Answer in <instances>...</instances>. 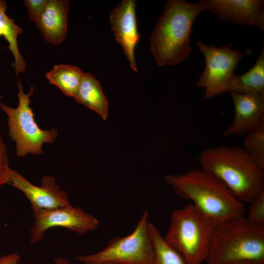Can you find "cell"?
I'll list each match as a JSON object with an SVG mask.
<instances>
[{
    "mask_svg": "<svg viewBox=\"0 0 264 264\" xmlns=\"http://www.w3.org/2000/svg\"><path fill=\"white\" fill-rule=\"evenodd\" d=\"M164 179L177 196L191 200L216 225L244 217L243 203L221 182L201 168L191 169L182 174L166 175Z\"/></svg>",
    "mask_w": 264,
    "mask_h": 264,
    "instance_id": "1",
    "label": "cell"
},
{
    "mask_svg": "<svg viewBox=\"0 0 264 264\" xmlns=\"http://www.w3.org/2000/svg\"><path fill=\"white\" fill-rule=\"evenodd\" d=\"M201 169L221 182L241 202L250 203L264 191V170L242 147L219 146L202 151Z\"/></svg>",
    "mask_w": 264,
    "mask_h": 264,
    "instance_id": "2",
    "label": "cell"
},
{
    "mask_svg": "<svg viewBox=\"0 0 264 264\" xmlns=\"http://www.w3.org/2000/svg\"><path fill=\"white\" fill-rule=\"evenodd\" d=\"M200 1L169 0L151 37V50L159 66L176 65L187 59L190 34L197 17L204 10Z\"/></svg>",
    "mask_w": 264,
    "mask_h": 264,
    "instance_id": "3",
    "label": "cell"
},
{
    "mask_svg": "<svg viewBox=\"0 0 264 264\" xmlns=\"http://www.w3.org/2000/svg\"><path fill=\"white\" fill-rule=\"evenodd\" d=\"M242 261H264V224L244 217L216 224L206 264Z\"/></svg>",
    "mask_w": 264,
    "mask_h": 264,
    "instance_id": "4",
    "label": "cell"
},
{
    "mask_svg": "<svg viewBox=\"0 0 264 264\" xmlns=\"http://www.w3.org/2000/svg\"><path fill=\"white\" fill-rule=\"evenodd\" d=\"M215 225L190 203L172 212L164 238L187 264H200L208 257Z\"/></svg>",
    "mask_w": 264,
    "mask_h": 264,
    "instance_id": "5",
    "label": "cell"
},
{
    "mask_svg": "<svg viewBox=\"0 0 264 264\" xmlns=\"http://www.w3.org/2000/svg\"><path fill=\"white\" fill-rule=\"evenodd\" d=\"M17 85L18 107L13 108L0 103L1 110L8 116L9 135L16 143V154L18 157H23L28 154L40 155L43 152L42 146L44 143L55 142L58 131L54 128L44 130L39 127L30 107V97L34 93V88L31 87L29 92L25 94L20 81Z\"/></svg>",
    "mask_w": 264,
    "mask_h": 264,
    "instance_id": "6",
    "label": "cell"
},
{
    "mask_svg": "<svg viewBox=\"0 0 264 264\" xmlns=\"http://www.w3.org/2000/svg\"><path fill=\"white\" fill-rule=\"evenodd\" d=\"M149 212L144 211L132 232L112 238L104 249L76 260L86 264L109 262L117 264H152L154 250L149 230Z\"/></svg>",
    "mask_w": 264,
    "mask_h": 264,
    "instance_id": "7",
    "label": "cell"
},
{
    "mask_svg": "<svg viewBox=\"0 0 264 264\" xmlns=\"http://www.w3.org/2000/svg\"><path fill=\"white\" fill-rule=\"evenodd\" d=\"M195 44L205 60V69L195 85L197 88H205L203 99L225 93L227 85L239 63L252 53L251 49L242 52L234 49L231 43L220 47L207 45L201 41H196Z\"/></svg>",
    "mask_w": 264,
    "mask_h": 264,
    "instance_id": "8",
    "label": "cell"
},
{
    "mask_svg": "<svg viewBox=\"0 0 264 264\" xmlns=\"http://www.w3.org/2000/svg\"><path fill=\"white\" fill-rule=\"evenodd\" d=\"M34 222L30 231V243L41 241L45 232L53 227H63L78 235L97 229V219L86 212L81 207L70 205L47 210L32 209Z\"/></svg>",
    "mask_w": 264,
    "mask_h": 264,
    "instance_id": "9",
    "label": "cell"
},
{
    "mask_svg": "<svg viewBox=\"0 0 264 264\" xmlns=\"http://www.w3.org/2000/svg\"><path fill=\"white\" fill-rule=\"evenodd\" d=\"M7 184L22 192L32 209L47 210L70 205L68 195L49 175L42 177L41 185L32 184L18 171L11 169Z\"/></svg>",
    "mask_w": 264,
    "mask_h": 264,
    "instance_id": "10",
    "label": "cell"
},
{
    "mask_svg": "<svg viewBox=\"0 0 264 264\" xmlns=\"http://www.w3.org/2000/svg\"><path fill=\"white\" fill-rule=\"evenodd\" d=\"M205 10L221 21L256 27L264 30V1L262 0H201Z\"/></svg>",
    "mask_w": 264,
    "mask_h": 264,
    "instance_id": "11",
    "label": "cell"
},
{
    "mask_svg": "<svg viewBox=\"0 0 264 264\" xmlns=\"http://www.w3.org/2000/svg\"><path fill=\"white\" fill-rule=\"evenodd\" d=\"M134 0H124L112 9L110 15L111 30L116 40L122 46L131 69L137 71L134 49L140 35L137 30Z\"/></svg>",
    "mask_w": 264,
    "mask_h": 264,
    "instance_id": "12",
    "label": "cell"
},
{
    "mask_svg": "<svg viewBox=\"0 0 264 264\" xmlns=\"http://www.w3.org/2000/svg\"><path fill=\"white\" fill-rule=\"evenodd\" d=\"M234 116L222 136H244L264 121V96L230 92Z\"/></svg>",
    "mask_w": 264,
    "mask_h": 264,
    "instance_id": "13",
    "label": "cell"
},
{
    "mask_svg": "<svg viewBox=\"0 0 264 264\" xmlns=\"http://www.w3.org/2000/svg\"><path fill=\"white\" fill-rule=\"evenodd\" d=\"M69 9L68 0H47L35 24L49 44L58 45L65 40Z\"/></svg>",
    "mask_w": 264,
    "mask_h": 264,
    "instance_id": "14",
    "label": "cell"
},
{
    "mask_svg": "<svg viewBox=\"0 0 264 264\" xmlns=\"http://www.w3.org/2000/svg\"><path fill=\"white\" fill-rule=\"evenodd\" d=\"M225 92L264 96V49L248 71L241 75H233Z\"/></svg>",
    "mask_w": 264,
    "mask_h": 264,
    "instance_id": "15",
    "label": "cell"
},
{
    "mask_svg": "<svg viewBox=\"0 0 264 264\" xmlns=\"http://www.w3.org/2000/svg\"><path fill=\"white\" fill-rule=\"evenodd\" d=\"M75 101L91 109L106 120L108 116L109 102L96 78L89 73H83Z\"/></svg>",
    "mask_w": 264,
    "mask_h": 264,
    "instance_id": "16",
    "label": "cell"
},
{
    "mask_svg": "<svg viewBox=\"0 0 264 264\" xmlns=\"http://www.w3.org/2000/svg\"><path fill=\"white\" fill-rule=\"evenodd\" d=\"M6 8V1L0 0V36L3 37L8 43L7 48L11 52L14 58L12 66L18 75L19 73L24 72L26 67L25 62L20 54L17 43L18 36L22 34V29L15 23L14 19L7 16Z\"/></svg>",
    "mask_w": 264,
    "mask_h": 264,
    "instance_id": "17",
    "label": "cell"
},
{
    "mask_svg": "<svg viewBox=\"0 0 264 264\" xmlns=\"http://www.w3.org/2000/svg\"><path fill=\"white\" fill-rule=\"evenodd\" d=\"M83 73L69 65H55L45 74L49 83L57 86L66 96L74 97L80 85Z\"/></svg>",
    "mask_w": 264,
    "mask_h": 264,
    "instance_id": "18",
    "label": "cell"
},
{
    "mask_svg": "<svg viewBox=\"0 0 264 264\" xmlns=\"http://www.w3.org/2000/svg\"><path fill=\"white\" fill-rule=\"evenodd\" d=\"M148 227L154 250L152 264H187L181 254L166 242L153 223L149 221Z\"/></svg>",
    "mask_w": 264,
    "mask_h": 264,
    "instance_id": "19",
    "label": "cell"
},
{
    "mask_svg": "<svg viewBox=\"0 0 264 264\" xmlns=\"http://www.w3.org/2000/svg\"><path fill=\"white\" fill-rule=\"evenodd\" d=\"M242 148L253 161L264 170V121L244 136Z\"/></svg>",
    "mask_w": 264,
    "mask_h": 264,
    "instance_id": "20",
    "label": "cell"
},
{
    "mask_svg": "<svg viewBox=\"0 0 264 264\" xmlns=\"http://www.w3.org/2000/svg\"><path fill=\"white\" fill-rule=\"evenodd\" d=\"M250 204L246 218L252 222L264 224V191L260 193Z\"/></svg>",
    "mask_w": 264,
    "mask_h": 264,
    "instance_id": "21",
    "label": "cell"
},
{
    "mask_svg": "<svg viewBox=\"0 0 264 264\" xmlns=\"http://www.w3.org/2000/svg\"><path fill=\"white\" fill-rule=\"evenodd\" d=\"M11 169L7 148L0 132V186L7 184Z\"/></svg>",
    "mask_w": 264,
    "mask_h": 264,
    "instance_id": "22",
    "label": "cell"
},
{
    "mask_svg": "<svg viewBox=\"0 0 264 264\" xmlns=\"http://www.w3.org/2000/svg\"><path fill=\"white\" fill-rule=\"evenodd\" d=\"M47 0H24L29 19L35 23L44 9Z\"/></svg>",
    "mask_w": 264,
    "mask_h": 264,
    "instance_id": "23",
    "label": "cell"
},
{
    "mask_svg": "<svg viewBox=\"0 0 264 264\" xmlns=\"http://www.w3.org/2000/svg\"><path fill=\"white\" fill-rule=\"evenodd\" d=\"M21 257L18 252L3 255L0 257V264H22Z\"/></svg>",
    "mask_w": 264,
    "mask_h": 264,
    "instance_id": "24",
    "label": "cell"
},
{
    "mask_svg": "<svg viewBox=\"0 0 264 264\" xmlns=\"http://www.w3.org/2000/svg\"><path fill=\"white\" fill-rule=\"evenodd\" d=\"M225 264H264V261H242L228 263Z\"/></svg>",
    "mask_w": 264,
    "mask_h": 264,
    "instance_id": "25",
    "label": "cell"
},
{
    "mask_svg": "<svg viewBox=\"0 0 264 264\" xmlns=\"http://www.w3.org/2000/svg\"><path fill=\"white\" fill-rule=\"evenodd\" d=\"M55 264H74L70 263L66 259L62 257H57L54 259Z\"/></svg>",
    "mask_w": 264,
    "mask_h": 264,
    "instance_id": "26",
    "label": "cell"
},
{
    "mask_svg": "<svg viewBox=\"0 0 264 264\" xmlns=\"http://www.w3.org/2000/svg\"><path fill=\"white\" fill-rule=\"evenodd\" d=\"M88 264H117L112 263H109V262H102V263Z\"/></svg>",
    "mask_w": 264,
    "mask_h": 264,
    "instance_id": "27",
    "label": "cell"
}]
</instances>
